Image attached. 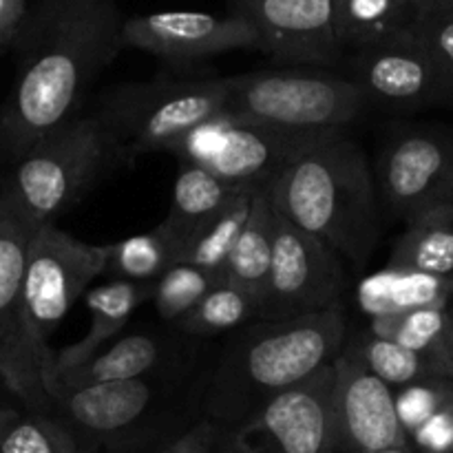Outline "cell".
I'll use <instances>...</instances> for the list:
<instances>
[{"mask_svg":"<svg viewBox=\"0 0 453 453\" xmlns=\"http://www.w3.org/2000/svg\"><path fill=\"white\" fill-rule=\"evenodd\" d=\"M449 301H453V274H451V299Z\"/></svg>","mask_w":453,"mask_h":453,"instance_id":"ab89813d","label":"cell"},{"mask_svg":"<svg viewBox=\"0 0 453 453\" xmlns=\"http://www.w3.org/2000/svg\"><path fill=\"white\" fill-rule=\"evenodd\" d=\"M224 84V111L299 131H345L367 106L352 78L321 71H255Z\"/></svg>","mask_w":453,"mask_h":453,"instance_id":"52a82bcc","label":"cell"},{"mask_svg":"<svg viewBox=\"0 0 453 453\" xmlns=\"http://www.w3.org/2000/svg\"><path fill=\"white\" fill-rule=\"evenodd\" d=\"M124 49H140L168 62H195L228 51H261L257 27L242 13L157 12L124 18Z\"/></svg>","mask_w":453,"mask_h":453,"instance_id":"9a60e30c","label":"cell"},{"mask_svg":"<svg viewBox=\"0 0 453 453\" xmlns=\"http://www.w3.org/2000/svg\"><path fill=\"white\" fill-rule=\"evenodd\" d=\"M451 279L453 274V206H441L407 221L394 243L389 264Z\"/></svg>","mask_w":453,"mask_h":453,"instance_id":"cb8c5ba5","label":"cell"},{"mask_svg":"<svg viewBox=\"0 0 453 453\" xmlns=\"http://www.w3.org/2000/svg\"><path fill=\"white\" fill-rule=\"evenodd\" d=\"M29 0H0V44L12 42L25 18Z\"/></svg>","mask_w":453,"mask_h":453,"instance_id":"d590c367","label":"cell"},{"mask_svg":"<svg viewBox=\"0 0 453 453\" xmlns=\"http://www.w3.org/2000/svg\"><path fill=\"white\" fill-rule=\"evenodd\" d=\"M343 348L392 389L420 379H429V376H441L436 367L418 352L392 339L372 334L370 330L361 332L352 341L345 339Z\"/></svg>","mask_w":453,"mask_h":453,"instance_id":"4316f807","label":"cell"},{"mask_svg":"<svg viewBox=\"0 0 453 453\" xmlns=\"http://www.w3.org/2000/svg\"><path fill=\"white\" fill-rule=\"evenodd\" d=\"M451 299V279L418 273L410 268H388L358 283L357 301L367 319L394 317L411 310L447 305Z\"/></svg>","mask_w":453,"mask_h":453,"instance_id":"ffe728a7","label":"cell"},{"mask_svg":"<svg viewBox=\"0 0 453 453\" xmlns=\"http://www.w3.org/2000/svg\"><path fill=\"white\" fill-rule=\"evenodd\" d=\"M153 295V283L127 281V279H113L109 283L93 288L87 292V305L91 312V327L87 336L78 343L56 352V370H71L87 361L88 357L102 349L113 336H118L133 317L137 308Z\"/></svg>","mask_w":453,"mask_h":453,"instance_id":"d6986e66","label":"cell"},{"mask_svg":"<svg viewBox=\"0 0 453 453\" xmlns=\"http://www.w3.org/2000/svg\"><path fill=\"white\" fill-rule=\"evenodd\" d=\"M273 228L274 208L265 186H259L252 199L250 215L224 265L226 281L250 295L257 305L264 295L270 259H273Z\"/></svg>","mask_w":453,"mask_h":453,"instance_id":"603a6c76","label":"cell"},{"mask_svg":"<svg viewBox=\"0 0 453 453\" xmlns=\"http://www.w3.org/2000/svg\"><path fill=\"white\" fill-rule=\"evenodd\" d=\"M453 394V379L429 376L394 389V405L407 438Z\"/></svg>","mask_w":453,"mask_h":453,"instance_id":"d6a6232c","label":"cell"},{"mask_svg":"<svg viewBox=\"0 0 453 453\" xmlns=\"http://www.w3.org/2000/svg\"><path fill=\"white\" fill-rule=\"evenodd\" d=\"M168 357H171V348H168L166 339L135 332V334L122 336L111 348L97 349L93 357H88L87 361L71 367V370L47 374L44 376V388H47V383L82 388V385L115 383V380L159 374L168 365Z\"/></svg>","mask_w":453,"mask_h":453,"instance_id":"ac0fdd59","label":"cell"},{"mask_svg":"<svg viewBox=\"0 0 453 453\" xmlns=\"http://www.w3.org/2000/svg\"><path fill=\"white\" fill-rule=\"evenodd\" d=\"M35 221L0 173V383L31 411H47L44 376L56 367L31 354L22 339L20 290Z\"/></svg>","mask_w":453,"mask_h":453,"instance_id":"8fae6325","label":"cell"},{"mask_svg":"<svg viewBox=\"0 0 453 453\" xmlns=\"http://www.w3.org/2000/svg\"><path fill=\"white\" fill-rule=\"evenodd\" d=\"M259 186H243L221 211L203 221L180 248L177 261L224 274L226 259L250 215L252 199Z\"/></svg>","mask_w":453,"mask_h":453,"instance_id":"d4e9b609","label":"cell"},{"mask_svg":"<svg viewBox=\"0 0 453 453\" xmlns=\"http://www.w3.org/2000/svg\"><path fill=\"white\" fill-rule=\"evenodd\" d=\"M332 133L336 131L277 127L221 109L206 122L190 128L171 153L230 184L265 186L296 155Z\"/></svg>","mask_w":453,"mask_h":453,"instance_id":"ba28073f","label":"cell"},{"mask_svg":"<svg viewBox=\"0 0 453 453\" xmlns=\"http://www.w3.org/2000/svg\"><path fill=\"white\" fill-rule=\"evenodd\" d=\"M122 162L106 124L93 111L78 113L35 142L4 177L35 221H53Z\"/></svg>","mask_w":453,"mask_h":453,"instance_id":"277c9868","label":"cell"},{"mask_svg":"<svg viewBox=\"0 0 453 453\" xmlns=\"http://www.w3.org/2000/svg\"><path fill=\"white\" fill-rule=\"evenodd\" d=\"M425 3H427V0H425ZM442 3H445V4H449V7L453 9V0H442Z\"/></svg>","mask_w":453,"mask_h":453,"instance_id":"f35d334b","label":"cell"},{"mask_svg":"<svg viewBox=\"0 0 453 453\" xmlns=\"http://www.w3.org/2000/svg\"><path fill=\"white\" fill-rule=\"evenodd\" d=\"M376 453H418V451L411 449V445H405V447H392V449H383Z\"/></svg>","mask_w":453,"mask_h":453,"instance_id":"74e56055","label":"cell"},{"mask_svg":"<svg viewBox=\"0 0 453 453\" xmlns=\"http://www.w3.org/2000/svg\"><path fill=\"white\" fill-rule=\"evenodd\" d=\"M345 261L314 234L274 211L273 259L257 319L310 317L341 305L345 290Z\"/></svg>","mask_w":453,"mask_h":453,"instance_id":"30bf717a","label":"cell"},{"mask_svg":"<svg viewBox=\"0 0 453 453\" xmlns=\"http://www.w3.org/2000/svg\"><path fill=\"white\" fill-rule=\"evenodd\" d=\"M16 418L18 416L13 414V411H0V438L4 436V432L9 429V425H12Z\"/></svg>","mask_w":453,"mask_h":453,"instance_id":"8d00e7d4","label":"cell"},{"mask_svg":"<svg viewBox=\"0 0 453 453\" xmlns=\"http://www.w3.org/2000/svg\"><path fill=\"white\" fill-rule=\"evenodd\" d=\"M372 334L385 336L427 358L445 379H453V312L447 305L370 319Z\"/></svg>","mask_w":453,"mask_h":453,"instance_id":"7402d4cb","label":"cell"},{"mask_svg":"<svg viewBox=\"0 0 453 453\" xmlns=\"http://www.w3.org/2000/svg\"><path fill=\"white\" fill-rule=\"evenodd\" d=\"M255 319V299L224 279L175 326L190 339H212L239 330Z\"/></svg>","mask_w":453,"mask_h":453,"instance_id":"83f0119b","label":"cell"},{"mask_svg":"<svg viewBox=\"0 0 453 453\" xmlns=\"http://www.w3.org/2000/svg\"><path fill=\"white\" fill-rule=\"evenodd\" d=\"M109 243H88L40 221L31 234L20 290L22 339L35 358L56 361L49 341L87 292L93 279L106 273Z\"/></svg>","mask_w":453,"mask_h":453,"instance_id":"8992f818","label":"cell"},{"mask_svg":"<svg viewBox=\"0 0 453 453\" xmlns=\"http://www.w3.org/2000/svg\"><path fill=\"white\" fill-rule=\"evenodd\" d=\"M410 445L394 389L341 348L334 358L332 453H376Z\"/></svg>","mask_w":453,"mask_h":453,"instance_id":"5bb4252c","label":"cell"},{"mask_svg":"<svg viewBox=\"0 0 453 453\" xmlns=\"http://www.w3.org/2000/svg\"><path fill=\"white\" fill-rule=\"evenodd\" d=\"M259 31L261 51L299 66H332L343 53L334 0H228Z\"/></svg>","mask_w":453,"mask_h":453,"instance_id":"e0dca14e","label":"cell"},{"mask_svg":"<svg viewBox=\"0 0 453 453\" xmlns=\"http://www.w3.org/2000/svg\"><path fill=\"white\" fill-rule=\"evenodd\" d=\"M226 104L224 78H157L102 93L93 113L106 124L122 159L173 150L177 142Z\"/></svg>","mask_w":453,"mask_h":453,"instance_id":"5b68a950","label":"cell"},{"mask_svg":"<svg viewBox=\"0 0 453 453\" xmlns=\"http://www.w3.org/2000/svg\"><path fill=\"white\" fill-rule=\"evenodd\" d=\"M270 203L361 268L380 237V206L365 153L345 131L321 137L265 184Z\"/></svg>","mask_w":453,"mask_h":453,"instance_id":"3957f363","label":"cell"},{"mask_svg":"<svg viewBox=\"0 0 453 453\" xmlns=\"http://www.w3.org/2000/svg\"><path fill=\"white\" fill-rule=\"evenodd\" d=\"M180 246L164 233L159 226L155 230L122 242L109 243L106 270L115 279H127L137 283H155L177 261Z\"/></svg>","mask_w":453,"mask_h":453,"instance_id":"f1b7e54d","label":"cell"},{"mask_svg":"<svg viewBox=\"0 0 453 453\" xmlns=\"http://www.w3.org/2000/svg\"><path fill=\"white\" fill-rule=\"evenodd\" d=\"M376 181L389 211L405 221L453 206V128H410L394 135L379 157Z\"/></svg>","mask_w":453,"mask_h":453,"instance_id":"4fadbf2b","label":"cell"},{"mask_svg":"<svg viewBox=\"0 0 453 453\" xmlns=\"http://www.w3.org/2000/svg\"><path fill=\"white\" fill-rule=\"evenodd\" d=\"M345 339L343 305L310 317L246 323L234 330L203 385V418L221 432L237 427L270 398L334 361Z\"/></svg>","mask_w":453,"mask_h":453,"instance_id":"7a4b0ae2","label":"cell"},{"mask_svg":"<svg viewBox=\"0 0 453 453\" xmlns=\"http://www.w3.org/2000/svg\"><path fill=\"white\" fill-rule=\"evenodd\" d=\"M243 186L230 184L221 177L212 175L197 164L181 162V171L173 186V199L168 215L164 217L159 228L181 248V243L211 219L217 211L226 206ZM180 255V252H177Z\"/></svg>","mask_w":453,"mask_h":453,"instance_id":"44dd1931","label":"cell"},{"mask_svg":"<svg viewBox=\"0 0 453 453\" xmlns=\"http://www.w3.org/2000/svg\"><path fill=\"white\" fill-rule=\"evenodd\" d=\"M118 0H35L12 42L16 82L0 109V162L12 166L80 113L88 87L122 51Z\"/></svg>","mask_w":453,"mask_h":453,"instance_id":"6da1fadb","label":"cell"},{"mask_svg":"<svg viewBox=\"0 0 453 453\" xmlns=\"http://www.w3.org/2000/svg\"><path fill=\"white\" fill-rule=\"evenodd\" d=\"M334 361L219 434L224 453H332Z\"/></svg>","mask_w":453,"mask_h":453,"instance_id":"7c38bea8","label":"cell"},{"mask_svg":"<svg viewBox=\"0 0 453 453\" xmlns=\"http://www.w3.org/2000/svg\"><path fill=\"white\" fill-rule=\"evenodd\" d=\"M221 281H224L221 273L175 261L153 283L150 301L155 303V312L159 314V319L168 323H180Z\"/></svg>","mask_w":453,"mask_h":453,"instance_id":"f546056e","label":"cell"},{"mask_svg":"<svg viewBox=\"0 0 453 453\" xmlns=\"http://www.w3.org/2000/svg\"><path fill=\"white\" fill-rule=\"evenodd\" d=\"M164 388L159 374L82 388L47 383V414L58 416L87 453L127 451L162 416Z\"/></svg>","mask_w":453,"mask_h":453,"instance_id":"9c48e42d","label":"cell"},{"mask_svg":"<svg viewBox=\"0 0 453 453\" xmlns=\"http://www.w3.org/2000/svg\"><path fill=\"white\" fill-rule=\"evenodd\" d=\"M410 29L453 88V9L442 0L420 3Z\"/></svg>","mask_w":453,"mask_h":453,"instance_id":"1f68e13d","label":"cell"},{"mask_svg":"<svg viewBox=\"0 0 453 453\" xmlns=\"http://www.w3.org/2000/svg\"><path fill=\"white\" fill-rule=\"evenodd\" d=\"M418 4L414 0H334V29L343 49L365 47L410 29Z\"/></svg>","mask_w":453,"mask_h":453,"instance_id":"484cf974","label":"cell"},{"mask_svg":"<svg viewBox=\"0 0 453 453\" xmlns=\"http://www.w3.org/2000/svg\"><path fill=\"white\" fill-rule=\"evenodd\" d=\"M219 425L208 418H199L197 423L184 429L180 436L159 445L153 453H212L219 442Z\"/></svg>","mask_w":453,"mask_h":453,"instance_id":"e575fe53","label":"cell"},{"mask_svg":"<svg viewBox=\"0 0 453 453\" xmlns=\"http://www.w3.org/2000/svg\"><path fill=\"white\" fill-rule=\"evenodd\" d=\"M0 453H87L82 442L58 416L31 411L18 416L0 438Z\"/></svg>","mask_w":453,"mask_h":453,"instance_id":"4dcf8cb0","label":"cell"},{"mask_svg":"<svg viewBox=\"0 0 453 453\" xmlns=\"http://www.w3.org/2000/svg\"><path fill=\"white\" fill-rule=\"evenodd\" d=\"M410 445L418 453H453V394L410 434Z\"/></svg>","mask_w":453,"mask_h":453,"instance_id":"836d02e7","label":"cell"},{"mask_svg":"<svg viewBox=\"0 0 453 453\" xmlns=\"http://www.w3.org/2000/svg\"><path fill=\"white\" fill-rule=\"evenodd\" d=\"M354 82L365 93L367 102L389 106L449 104L453 88L429 53L405 29L389 38L358 47L352 60Z\"/></svg>","mask_w":453,"mask_h":453,"instance_id":"2e32d148","label":"cell"},{"mask_svg":"<svg viewBox=\"0 0 453 453\" xmlns=\"http://www.w3.org/2000/svg\"><path fill=\"white\" fill-rule=\"evenodd\" d=\"M414 3H416V4H420V3H425V0H414Z\"/></svg>","mask_w":453,"mask_h":453,"instance_id":"60d3db41","label":"cell"}]
</instances>
